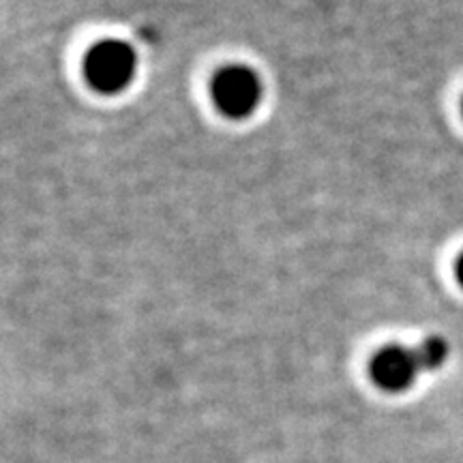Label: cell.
Segmentation results:
<instances>
[{"label":"cell","mask_w":463,"mask_h":463,"mask_svg":"<svg viewBox=\"0 0 463 463\" xmlns=\"http://www.w3.org/2000/svg\"><path fill=\"white\" fill-rule=\"evenodd\" d=\"M136 71V50L118 39H108V42L92 45L84 61V75L89 84L106 95L125 90Z\"/></svg>","instance_id":"obj_1"},{"label":"cell","mask_w":463,"mask_h":463,"mask_svg":"<svg viewBox=\"0 0 463 463\" xmlns=\"http://www.w3.org/2000/svg\"><path fill=\"white\" fill-rule=\"evenodd\" d=\"M262 80L251 67H225L213 80V99L230 118H245L260 108L262 101Z\"/></svg>","instance_id":"obj_2"},{"label":"cell","mask_w":463,"mask_h":463,"mask_svg":"<svg viewBox=\"0 0 463 463\" xmlns=\"http://www.w3.org/2000/svg\"><path fill=\"white\" fill-rule=\"evenodd\" d=\"M369 372L382 391L402 392L414 384L420 364L414 350L402 345H386L373 356Z\"/></svg>","instance_id":"obj_3"},{"label":"cell","mask_w":463,"mask_h":463,"mask_svg":"<svg viewBox=\"0 0 463 463\" xmlns=\"http://www.w3.org/2000/svg\"><path fill=\"white\" fill-rule=\"evenodd\" d=\"M416 358H419L420 372H433L442 367L449 358V344L439 337H430L416 347Z\"/></svg>","instance_id":"obj_4"},{"label":"cell","mask_w":463,"mask_h":463,"mask_svg":"<svg viewBox=\"0 0 463 463\" xmlns=\"http://www.w3.org/2000/svg\"><path fill=\"white\" fill-rule=\"evenodd\" d=\"M457 279H459V283L463 286V253H461L459 262H457Z\"/></svg>","instance_id":"obj_5"}]
</instances>
